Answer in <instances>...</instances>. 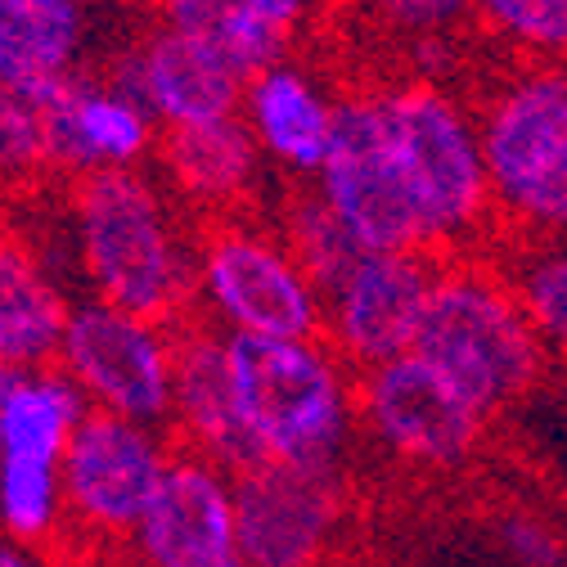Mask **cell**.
Wrapping results in <instances>:
<instances>
[{"instance_id":"cell-24","label":"cell","mask_w":567,"mask_h":567,"mask_svg":"<svg viewBox=\"0 0 567 567\" xmlns=\"http://www.w3.org/2000/svg\"><path fill=\"white\" fill-rule=\"evenodd\" d=\"M505 279L545 351L567 357V239H523Z\"/></svg>"},{"instance_id":"cell-10","label":"cell","mask_w":567,"mask_h":567,"mask_svg":"<svg viewBox=\"0 0 567 567\" xmlns=\"http://www.w3.org/2000/svg\"><path fill=\"white\" fill-rule=\"evenodd\" d=\"M172 460L176 455L167 451L163 429L95 410L59 460L68 523L95 540L135 536L163 495Z\"/></svg>"},{"instance_id":"cell-1","label":"cell","mask_w":567,"mask_h":567,"mask_svg":"<svg viewBox=\"0 0 567 567\" xmlns=\"http://www.w3.org/2000/svg\"><path fill=\"white\" fill-rule=\"evenodd\" d=\"M78 270L91 298L181 324L198 311V217L163 185L158 172H100L68 194Z\"/></svg>"},{"instance_id":"cell-22","label":"cell","mask_w":567,"mask_h":567,"mask_svg":"<svg viewBox=\"0 0 567 567\" xmlns=\"http://www.w3.org/2000/svg\"><path fill=\"white\" fill-rule=\"evenodd\" d=\"M6 455H37V460H63L68 442L95 414L86 392L63 365L28 370L23 388L6 401Z\"/></svg>"},{"instance_id":"cell-5","label":"cell","mask_w":567,"mask_h":567,"mask_svg":"<svg viewBox=\"0 0 567 567\" xmlns=\"http://www.w3.org/2000/svg\"><path fill=\"white\" fill-rule=\"evenodd\" d=\"M495 217L523 239H567V68L532 63L477 109Z\"/></svg>"},{"instance_id":"cell-29","label":"cell","mask_w":567,"mask_h":567,"mask_svg":"<svg viewBox=\"0 0 567 567\" xmlns=\"http://www.w3.org/2000/svg\"><path fill=\"white\" fill-rule=\"evenodd\" d=\"M495 540H501V549L518 567H563L567 563L563 532L545 514H532V509H509L495 523Z\"/></svg>"},{"instance_id":"cell-28","label":"cell","mask_w":567,"mask_h":567,"mask_svg":"<svg viewBox=\"0 0 567 567\" xmlns=\"http://www.w3.org/2000/svg\"><path fill=\"white\" fill-rule=\"evenodd\" d=\"M361 6L374 23L414 45H437L473 23V0H361Z\"/></svg>"},{"instance_id":"cell-20","label":"cell","mask_w":567,"mask_h":567,"mask_svg":"<svg viewBox=\"0 0 567 567\" xmlns=\"http://www.w3.org/2000/svg\"><path fill=\"white\" fill-rule=\"evenodd\" d=\"M158 19L217 50L244 82L293 59L316 0H158Z\"/></svg>"},{"instance_id":"cell-18","label":"cell","mask_w":567,"mask_h":567,"mask_svg":"<svg viewBox=\"0 0 567 567\" xmlns=\"http://www.w3.org/2000/svg\"><path fill=\"white\" fill-rule=\"evenodd\" d=\"M338 104L342 95H329V86L302 59H284L244 86L239 117L248 122L261 158L275 172L293 181H316L333 150Z\"/></svg>"},{"instance_id":"cell-27","label":"cell","mask_w":567,"mask_h":567,"mask_svg":"<svg viewBox=\"0 0 567 567\" xmlns=\"http://www.w3.org/2000/svg\"><path fill=\"white\" fill-rule=\"evenodd\" d=\"M41 172H50L45 113L37 100L0 86V189L28 185Z\"/></svg>"},{"instance_id":"cell-19","label":"cell","mask_w":567,"mask_h":567,"mask_svg":"<svg viewBox=\"0 0 567 567\" xmlns=\"http://www.w3.org/2000/svg\"><path fill=\"white\" fill-rule=\"evenodd\" d=\"M95 0H0V86L45 104L86 78Z\"/></svg>"},{"instance_id":"cell-9","label":"cell","mask_w":567,"mask_h":567,"mask_svg":"<svg viewBox=\"0 0 567 567\" xmlns=\"http://www.w3.org/2000/svg\"><path fill=\"white\" fill-rule=\"evenodd\" d=\"M486 429L491 419L419 351L361 374V433L396 464L464 468L482 451Z\"/></svg>"},{"instance_id":"cell-2","label":"cell","mask_w":567,"mask_h":567,"mask_svg":"<svg viewBox=\"0 0 567 567\" xmlns=\"http://www.w3.org/2000/svg\"><path fill=\"white\" fill-rule=\"evenodd\" d=\"M244 423L266 464L338 473L361 437V374L329 338H226Z\"/></svg>"},{"instance_id":"cell-8","label":"cell","mask_w":567,"mask_h":567,"mask_svg":"<svg viewBox=\"0 0 567 567\" xmlns=\"http://www.w3.org/2000/svg\"><path fill=\"white\" fill-rule=\"evenodd\" d=\"M311 189L361 252H429L379 91L342 95L333 150Z\"/></svg>"},{"instance_id":"cell-33","label":"cell","mask_w":567,"mask_h":567,"mask_svg":"<svg viewBox=\"0 0 567 567\" xmlns=\"http://www.w3.org/2000/svg\"><path fill=\"white\" fill-rule=\"evenodd\" d=\"M0 235H6V230H0Z\"/></svg>"},{"instance_id":"cell-21","label":"cell","mask_w":567,"mask_h":567,"mask_svg":"<svg viewBox=\"0 0 567 567\" xmlns=\"http://www.w3.org/2000/svg\"><path fill=\"white\" fill-rule=\"evenodd\" d=\"M68 311L73 307L41 257L23 239L0 235V365L45 370L59 361Z\"/></svg>"},{"instance_id":"cell-31","label":"cell","mask_w":567,"mask_h":567,"mask_svg":"<svg viewBox=\"0 0 567 567\" xmlns=\"http://www.w3.org/2000/svg\"><path fill=\"white\" fill-rule=\"evenodd\" d=\"M23 379H28V370H19V365H0V410H6V401L23 388Z\"/></svg>"},{"instance_id":"cell-23","label":"cell","mask_w":567,"mask_h":567,"mask_svg":"<svg viewBox=\"0 0 567 567\" xmlns=\"http://www.w3.org/2000/svg\"><path fill=\"white\" fill-rule=\"evenodd\" d=\"M68 523L59 460L6 455L0 460V527L19 545H50Z\"/></svg>"},{"instance_id":"cell-7","label":"cell","mask_w":567,"mask_h":567,"mask_svg":"<svg viewBox=\"0 0 567 567\" xmlns=\"http://www.w3.org/2000/svg\"><path fill=\"white\" fill-rule=\"evenodd\" d=\"M59 365L100 414L163 429L176 410V324L82 298L68 311Z\"/></svg>"},{"instance_id":"cell-32","label":"cell","mask_w":567,"mask_h":567,"mask_svg":"<svg viewBox=\"0 0 567 567\" xmlns=\"http://www.w3.org/2000/svg\"><path fill=\"white\" fill-rule=\"evenodd\" d=\"M0 460H6V414H0Z\"/></svg>"},{"instance_id":"cell-16","label":"cell","mask_w":567,"mask_h":567,"mask_svg":"<svg viewBox=\"0 0 567 567\" xmlns=\"http://www.w3.org/2000/svg\"><path fill=\"white\" fill-rule=\"evenodd\" d=\"M172 423L189 442L194 455L221 464L230 477L261 468V451L244 423L235 374H230V342L203 316L176 324V410Z\"/></svg>"},{"instance_id":"cell-17","label":"cell","mask_w":567,"mask_h":567,"mask_svg":"<svg viewBox=\"0 0 567 567\" xmlns=\"http://www.w3.org/2000/svg\"><path fill=\"white\" fill-rule=\"evenodd\" d=\"M154 163H158L163 185L203 226L226 221V217H248L270 172L244 117L167 131Z\"/></svg>"},{"instance_id":"cell-11","label":"cell","mask_w":567,"mask_h":567,"mask_svg":"<svg viewBox=\"0 0 567 567\" xmlns=\"http://www.w3.org/2000/svg\"><path fill=\"white\" fill-rule=\"evenodd\" d=\"M437 252H361L333 289L324 293V338L338 357L370 374L419 347L437 275Z\"/></svg>"},{"instance_id":"cell-15","label":"cell","mask_w":567,"mask_h":567,"mask_svg":"<svg viewBox=\"0 0 567 567\" xmlns=\"http://www.w3.org/2000/svg\"><path fill=\"white\" fill-rule=\"evenodd\" d=\"M131 545L145 567H248L235 532V477L194 451L176 455Z\"/></svg>"},{"instance_id":"cell-3","label":"cell","mask_w":567,"mask_h":567,"mask_svg":"<svg viewBox=\"0 0 567 567\" xmlns=\"http://www.w3.org/2000/svg\"><path fill=\"white\" fill-rule=\"evenodd\" d=\"M414 351L437 365L486 419L518 405L540 383L549 357L505 270L473 257L442 261Z\"/></svg>"},{"instance_id":"cell-12","label":"cell","mask_w":567,"mask_h":567,"mask_svg":"<svg viewBox=\"0 0 567 567\" xmlns=\"http://www.w3.org/2000/svg\"><path fill=\"white\" fill-rule=\"evenodd\" d=\"M104 78L145 104L163 135L239 117L248 86L217 50H207L203 41L176 32L163 19L135 32L122 50H113Z\"/></svg>"},{"instance_id":"cell-30","label":"cell","mask_w":567,"mask_h":567,"mask_svg":"<svg viewBox=\"0 0 567 567\" xmlns=\"http://www.w3.org/2000/svg\"><path fill=\"white\" fill-rule=\"evenodd\" d=\"M0 567H54L50 558H41L28 545H0Z\"/></svg>"},{"instance_id":"cell-14","label":"cell","mask_w":567,"mask_h":567,"mask_svg":"<svg viewBox=\"0 0 567 567\" xmlns=\"http://www.w3.org/2000/svg\"><path fill=\"white\" fill-rule=\"evenodd\" d=\"M41 113L50 172L68 181H86L100 172H140L150 158H158L163 145V126L150 117V109L95 73L54 91Z\"/></svg>"},{"instance_id":"cell-26","label":"cell","mask_w":567,"mask_h":567,"mask_svg":"<svg viewBox=\"0 0 567 567\" xmlns=\"http://www.w3.org/2000/svg\"><path fill=\"white\" fill-rule=\"evenodd\" d=\"M473 19L540 63L567 59V0H473Z\"/></svg>"},{"instance_id":"cell-25","label":"cell","mask_w":567,"mask_h":567,"mask_svg":"<svg viewBox=\"0 0 567 567\" xmlns=\"http://www.w3.org/2000/svg\"><path fill=\"white\" fill-rule=\"evenodd\" d=\"M284 239H289V248L298 252V261L311 270V279L320 284V293H329L333 284L357 266L361 248L357 239H351L338 217L320 203L316 189H298L293 198L279 203V226H275Z\"/></svg>"},{"instance_id":"cell-4","label":"cell","mask_w":567,"mask_h":567,"mask_svg":"<svg viewBox=\"0 0 567 567\" xmlns=\"http://www.w3.org/2000/svg\"><path fill=\"white\" fill-rule=\"evenodd\" d=\"M379 100L419 207L423 244L437 257H464L495 217L477 113L437 82H401L379 91Z\"/></svg>"},{"instance_id":"cell-6","label":"cell","mask_w":567,"mask_h":567,"mask_svg":"<svg viewBox=\"0 0 567 567\" xmlns=\"http://www.w3.org/2000/svg\"><path fill=\"white\" fill-rule=\"evenodd\" d=\"M226 338H324V293L275 226L207 221L198 235V311Z\"/></svg>"},{"instance_id":"cell-13","label":"cell","mask_w":567,"mask_h":567,"mask_svg":"<svg viewBox=\"0 0 567 567\" xmlns=\"http://www.w3.org/2000/svg\"><path fill=\"white\" fill-rule=\"evenodd\" d=\"M342 477L261 464L235 477V532L248 567H320L342 532Z\"/></svg>"}]
</instances>
